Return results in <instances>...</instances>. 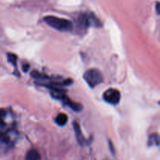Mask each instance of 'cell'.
Instances as JSON below:
<instances>
[{
    "label": "cell",
    "instance_id": "2",
    "mask_svg": "<svg viewBox=\"0 0 160 160\" xmlns=\"http://www.w3.org/2000/svg\"><path fill=\"white\" fill-rule=\"evenodd\" d=\"M45 23L55 30L62 32L71 31L73 28V23L70 20L64 18L54 17V16H47L44 18Z\"/></svg>",
    "mask_w": 160,
    "mask_h": 160
},
{
    "label": "cell",
    "instance_id": "11",
    "mask_svg": "<svg viewBox=\"0 0 160 160\" xmlns=\"http://www.w3.org/2000/svg\"><path fill=\"white\" fill-rule=\"evenodd\" d=\"M88 20L89 23H90V26H94V27H100L101 26V22L100 20L94 15L93 13H88Z\"/></svg>",
    "mask_w": 160,
    "mask_h": 160
},
{
    "label": "cell",
    "instance_id": "7",
    "mask_svg": "<svg viewBox=\"0 0 160 160\" xmlns=\"http://www.w3.org/2000/svg\"><path fill=\"white\" fill-rule=\"evenodd\" d=\"M73 128H74L75 135H76V138L78 144L80 145H81V146H84L87 144V140L84 138L82 131H81V127H80L79 123L78 122H74L73 123Z\"/></svg>",
    "mask_w": 160,
    "mask_h": 160
},
{
    "label": "cell",
    "instance_id": "9",
    "mask_svg": "<svg viewBox=\"0 0 160 160\" xmlns=\"http://www.w3.org/2000/svg\"><path fill=\"white\" fill-rule=\"evenodd\" d=\"M67 121H68V117L65 113L58 114L57 117L55 118V122L59 126H64L67 124Z\"/></svg>",
    "mask_w": 160,
    "mask_h": 160
},
{
    "label": "cell",
    "instance_id": "8",
    "mask_svg": "<svg viewBox=\"0 0 160 160\" xmlns=\"http://www.w3.org/2000/svg\"><path fill=\"white\" fill-rule=\"evenodd\" d=\"M8 57V61L14 67V74L17 75L18 77H20V74H19V71L17 70V56L12 53H8L7 55Z\"/></svg>",
    "mask_w": 160,
    "mask_h": 160
},
{
    "label": "cell",
    "instance_id": "5",
    "mask_svg": "<svg viewBox=\"0 0 160 160\" xmlns=\"http://www.w3.org/2000/svg\"><path fill=\"white\" fill-rule=\"evenodd\" d=\"M12 113L9 109H0V128L9 129L12 124Z\"/></svg>",
    "mask_w": 160,
    "mask_h": 160
},
{
    "label": "cell",
    "instance_id": "15",
    "mask_svg": "<svg viewBox=\"0 0 160 160\" xmlns=\"http://www.w3.org/2000/svg\"><path fill=\"white\" fill-rule=\"evenodd\" d=\"M109 147H111V148H110L111 152L112 153V155H114V152H115V151H114L113 146H112V142H110V141H109Z\"/></svg>",
    "mask_w": 160,
    "mask_h": 160
},
{
    "label": "cell",
    "instance_id": "14",
    "mask_svg": "<svg viewBox=\"0 0 160 160\" xmlns=\"http://www.w3.org/2000/svg\"><path fill=\"white\" fill-rule=\"evenodd\" d=\"M22 68H23V71L27 72L28 70V69H29V65H28V64H23V65L22 66Z\"/></svg>",
    "mask_w": 160,
    "mask_h": 160
},
{
    "label": "cell",
    "instance_id": "3",
    "mask_svg": "<svg viewBox=\"0 0 160 160\" xmlns=\"http://www.w3.org/2000/svg\"><path fill=\"white\" fill-rule=\"evenodd\" d=\"M84 79L89 87L95 88L104 81L102 74L97 69H89L84 73Z\"/></svg>",
    "mask_w": 160,
    "mask_h": 160
},
{
    "label": "cell",
    "instance_id": "13",
    "mask_svg": "<svg viewBox=\"0 0 160 160\" xmlns=\"http://www.w3.org/2000/svg\"><path fill=\"white\" fill-rule=\"evenodd\" d=\"M31 76L34 78V79H38V80H46L49 79V77L47 75L43 74V73H38V71H32L31 73Z\"/></svg>",
    "mask_w": 160,
    "mask_h": 160
},
{
    "label": "cell",
    "instance_id": "6",
    "mask_svg": "<svg viewBox=\"0 0 160 160\" xmlns=\"http://www.w3.org/2000/svg\"><path fill=\"white\" fill-rule=\"evenodd\" d=\"M75 25H76V31L78 34H84L88 28L90 26L88 14H81L75 21Z\"/></svg>",
    "mask_w": 160,
    "mask_h": 160
},
{
    "label": "cell",
    "instance_id": "16",
    "mask_svg": "<svg viewBox=\"0 0 160 160\" xmlns=\"http://www.w3.org/2000/svg\"><path fill=\"white\" fill-rule=\"evenodd\" d=\"M159 2L156 3V12H157V13H158V14H159Z\"/></svg>",
    "mask_w": 160,
    "mask_h": 160
},
{
    "label": "cell",
    "instance_id": "1",
    "mask_svg": "<svg viewBox=\"0 0 160 160\" xmlns=\"http://www.w3.org/2000/svg\"><path fill=\"white\" fill-rule=\"evenodd\" d=\"M18 138V133L15 130L1 129L0 130V156L6 154L15 145Z\"/></svg>",
    "mask_w": 160,
    "mask_h": 160
},
{
    "label": "cell",
    "instance_id": "4",
    "mask_svg": "<svg viewBox=\"0 0 160 160\" xmlns=\"http://www.w3.org/2000/svg\"><path fill=\"white\" fill-rule=\"evenodd\" d=\"M121 95L117 89L109 88L103 94V99L111 105H117L120 101Z\"/></svg>",
    "mask_w": 160,
    "mask_h": 160
},
{
    "label": "cell",
    "instance_id": "12",
    "mask_svg": "<svg viewBox=\"0 0 160 160\" xmlns=\"http://www.w3.org/2000/svg\"><path fill=\"white\" fill-rule=\"evenodd\" d=\"M26 159L29 160H38L41 159V156L40 155H39V153L36 150L31 149L27 153Z\"/></svg>",
    "mask_w": 160,
    "mask_h": 160
},
{
    "label": "cell",
    "instance_id": "10",
    "mask_svg": "<svg viewBox=\"0 0 160 160\" xmlns=\"http://www.w3.org/2000/svg\"><path fill=\"white\" fill-rule=\"evenodd\" d=\"M159 137L158 134H152L150 135L148 141V145L151 146H159Z\"/></svg>",
    "mask_w": 160,
    "mask_h": 160
}]
</instances>
